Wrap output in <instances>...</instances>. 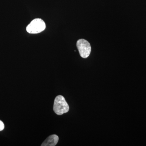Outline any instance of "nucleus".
<instances>
[{
  "label": "nucleus",
  "mask_w": 146,
  "mask_h": 146,
  "mask_svg": "<svg viewBox=\"0 0 146 146\" xmlns=\"http://www.w3.org/2000/svg\"><path fill=\"white\" fill-rule=\"evenodd\" d=\"M70 108L64 97L59 95L56 97L54 103L53 110L56 115H61L69 111Z\"/></svg>",
  "instance_id": "1"
},
{
  "label": "nucleus",
  "mask_w": 146,
  "mask_h": 146,
  "mask_svg": "<svg viewBox=\"0 0 146 146\" xmlns=\"http://www.w3.org/2000/svg\"><path fill=\"white\" fill-rule=\"evenodd\" d=\"M46 28V24L43 20L36 18L33 20L27 26L26 30L30 34H37L44 31Z\"/></svg>",
  "instance_id": "2"
},
{
  "label": "nucleus",
  "mask_w": 146,
  "mask_h": 146,
  "mask_svg": "<svg viewBox=\"0 0 146 146\" xmlns=\"http://www.w3.org/2000/svg\"><path fill=\"white\" fill-rule=\"evenodd\" d=\"M77 47L80 56L83 58L89 57L91 52V46L88 41L84 39H80L77 42Z\"/></svg>",
  "instance_id": "3"
},
{
  "label": "nucleus",
  "mask_w": 146,
  "mask_h": 146,
  "mask_svg": "<svg viewBox=\"0 0 146 146\" xmlns=\"http://www.w3.org/2000/svg\"><path fill=\"white\" fill-rule=\"evenodd\" d=\"M59 138L56 134H53L48 137L42 143V146H54L56 145L58 142Z\"/></svg>",
  "instance_id": "4"
},
{
  "label": "nucleus",
  "mask_w": 146,
  "mask_h": 146,
  "mask_svg": "<svg viewBox=\"0 0 146 146\" xmlns=\"http://www.w3.org/2000/svg\"><path fill=\"white\" fill-rule=\"evenodd\" d=\"M4 127V124L3 123V122L0 120V131L3 130Z\"/></svg>",
  "instance_id": "5"
}]
</instances>
